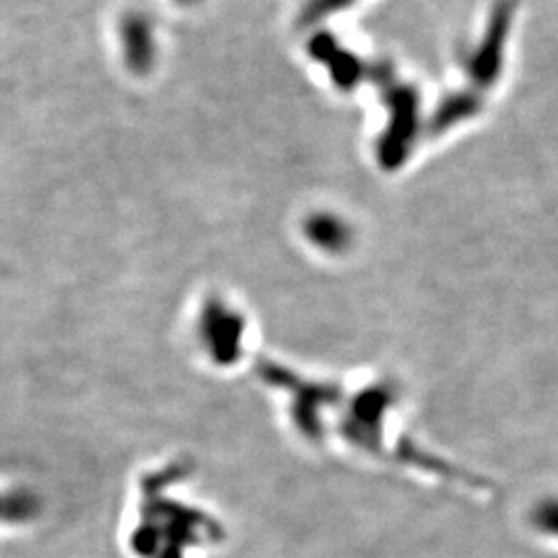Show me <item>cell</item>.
Returning <instances> with one entry per match:
<instances>
[{
	"label": "cell",
	"instance_id": "1",
	"mask_svg": "<svg viewBox=\"0 0 558 558\" xmlns=\"http://www.w3.org/2000/svg\"><path fill=\"white\" fill-rule=\"evenodd\" d=\"M341 2H345V0H315V2L311 4V13H313V15H320V13L333 11V9L341 7Z\"/></svg>",
	"mask_w": 558,
	"mask_h": 558
}]
</instances>
